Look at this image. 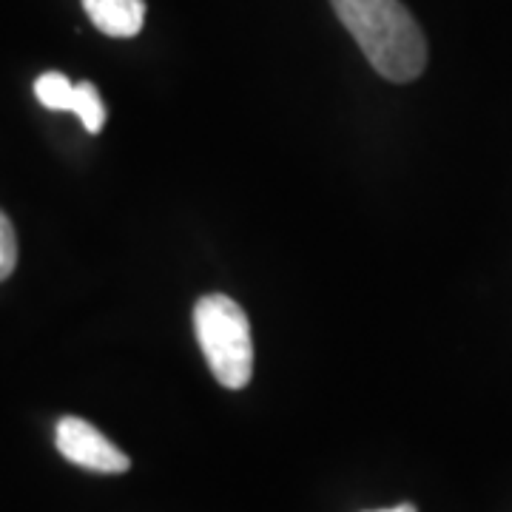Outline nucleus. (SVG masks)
I'll use <instances>...</instances> for the list:
<instances>
[{
    "mask_svg": "<svg viewBox=\"0 0 512 512\" xmlns=\"http://www.w3.org/2000/svg\"><path fill=\"white\" fill-rule=\"evenodd\" d=\"M72 111L83 120V128L89 134H97L103 128V123H106V106L100 100L97 86H92V83H74Z\"/></svg>",
    "mask_w": 512,
    "mask_h": 512,
    "instance_id": "obj_6",
    "label": "nucleus"
},
{
    "mask_svg": "<svg viewBox=\"0 0 512 512\" xmlns=\"http://www.w3.org/2000/svg\"><path fill=\"white\" fill-rule=\"evenodd\" d=\"M194 333L202 356L228 390H242L254 373V339L248 316L231 296L211 293L194 308Z\"/></svg>",
    "mask_w": 512,
    "mask_h": 512,
    "instance_id": "obj_2",
    "label": "nucleus"
},
{
    "mask_svg": "<svg viewBox=\"0 0 512 512\" xmlns=\"http://www.w3.org/2000/svg\"><path fill=\"white\" fill-rule=\"evenodd\" d=\"M35 97L49 111H72L74 83L60 72H46L35 80Z\"/></svg>",
    "mask_w": 512,
    "mask_h": 512,
    "instance_id": "obj_5",
    "label": "nucleus"
},
{
    "mask_svg": "<svg viewBox=\"0 0 512 512\" xmlns=\"http://www.w3.org/2000/svg\"><path fill=\"white\" fill-rule=\"evenodd\" d=\"M55 441L60 456L77 464V467H83V470L117 476V473H126L131 467L128 456L117 444H111L94 424L77 419V416H63L57 421Z\"/></svg>",
    "mask_w": 512,
    "mask_h": 512,
    "instance_id": "obj_3",
    "label": "nucleus"
},
{
    "mask_svg": "<svg viewBox=\"0 0 512 512\" xmlns=\"http://www.w3.org/2000/svg\"><path fill=\"white\" fill-rule=\"evenodd\" d=\"M373 512H416L413 504H399V507H390V510H373Z\"/></svg>",
    "mask_w": 512,
    "mask_h": 512,
    "instance_id": "obj_8",
    "label": "nucleus"
},
{
    "mask_svg": "<svg viewBox=\"0 0 512 512\" xmlns=\"http://www.w3.org/2000/svg\"><path fill=\"white\" fill-rule=\"evenodd\" d=\"M15 265H18V237L9 217L0 211V282L12 276Z\"/></svg>",
    "mask_w": 512,
    "mask_h": 512,
    "instance_id": "obj_7",
    "label": "nucleus"
},
{
    "mask_svg": "<svg viewBox=\"0 0 512 512\" xmlns=\"http://www.w3.org/2000/svg\"><path fill=\"white\" fill-rule=\"evenodd\" d=\"M370 66L393 83L416 80L427 66V40L402 0H330Z\"/></svg>",
    "mask_w": 512,
    "mask_h": 512,
    "instance_id": "obj_1",
    "label": "nucleus"
},
{
    "mask_svg": "<svg viewBox=\"0 0 512 512\" xmlns=\"http://www.w3.org/2000/svg\"><path fill=\"white\" fill-rule=\"evenodd\" d=\"M94 26L109 37L140 35L146 20V0H83Z\"/></svg>",
    "mask_w": 512,
    "mask_h": 512,
    "instance_id": "obj_4",
    "label": "nucleus"
}]
</instances>
